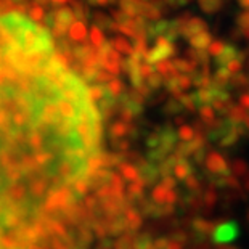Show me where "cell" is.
Wrapping results in <instances>:
<instances>
[{
    "label": "cell",
    "mask_w": 249,
    "mask_h": 249,
    "mask_svg": "<svg viewBox=\"0 0 249 249\" xmlns=\"http://www.w3.org/2000/svg\"><path fill=\"white\" fill-rule=\"evenodd\" d=\"M2 17V15H0ZM8 61V52H7V44H5V37L2 33V26H0V65Z\"/></svg>",
    "instance_id": "cell-2"
},
{
    "label": "cell",
    "mask_w": 249,
    "mask_h": 249,
    "mask_svg": "<svg viewBox=\"0 0 249 249\" xmlns=\"http://www.w3.org/2000/svg\"><path fill=\"white\" fill-rule=\"evenodd\" d=\"M102 156V118L60 56L0 65V249H31L77 203Z\"/></svg>",
    "instance_id": "cell-1"
}]
</instances>
